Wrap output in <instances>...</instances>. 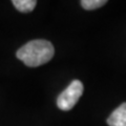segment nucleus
Wrapping results in <instances>:
<instances>
[{"instance_id": "7ed1b4c3", "label": "nucleus", "mask_w": 126, "mask_h": 126, "mask_svg": "<svg viewBox=\"0 0 126 126\" xmlns=\"http://www.w3.org/2000/svg\"><path fill=\"white\" fill-rule=\"evenodd\" d=\"M107 124L109 126H126V103H122L108 117Z\"/></svg>"}, {"instance_id": "20e7f679", "label": "nucleus", "mask_w": 126, "mask_h": 126, "mask_svg": "<svg viewBox=\"0 0 126 126\" xmlns=\"http://www.w3.org/2000/svg\"><path fill=\"white\" fill-rule=\"evenodd\" d=\"M12 3L21 13H30L36 7V0H13Z\"/></svg>"}, {"instance_id": "f257e3e1", "label": "nucleus", "mask_w": 126, "mask_h": 126, "mask_svg": "<svg viewBox=\"0 0 126 126\" xmlns=\"http://www.w3.org/2000/svg\"><path fill=\"white\" fill-rule=\"evenodd\" d=\"M54 54L55 48L49 41L36 39L20 47L16 53V56L25 65L30 67H37L48 62L54 57Z\"/></svg>"}, {"instance_id": "f03ea898", "label": "nucleus", "mask_w": 126, "mask_h": 126, "mask_svg": "<svg viewBox=\"0 0 126 126\" xmlns=\"http://www.w3.org/2000/svg\"><path fill=\"white\" fill-rule=\"evenodd\" d=\"M83 89L84 87L81 81L74 80L59 94L57 99V106L61 110H70L77 104V102L82 96Z\"/></svg>"}, {"instance_id": "39448f33", "label": "nucleus", "mask_w": 126, "mask_h": 126, "mask_svg": "<svg viewBox=\"0 0 126 126\" xmlns=\"http://www.w3.org/2000/svg\"><path fill=\"white\" fill-rule=\"evenodd\" d=\"M80 3L83 9L87 11H92V10H96L103 6L104 4L107 3V1L106 0H82Z\"/></svg>"}]
</instances>
